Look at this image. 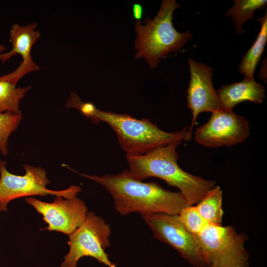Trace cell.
<instances>
[{"instance_id": "cell-10", "label": "cell", "mask_w": 267, "mask_h": 267, "mask_svg": "<svg viewBox=\"0 0 267 267\" xmlns=\"http://www.w3.org/2000/svg\"><path fill=\"white\" fill-rule=\"evenodd\" d=\"M56 196L52 203L31 197H26L25 200L43 216V220L48 224L45 229L69 235L83 223L88 208L84 201L76 196L65 199L62 196Z\"/></svg>"}, {"instance_id": "cell-23", "label": "cell", "mask_w": 267, "mask_h": 267, "mask_svg": "<svg viewBox=\"0 0 267 267\" xmlns=\"http://www.w3.org/2000/svg\"></svg>"}, {"instance_id": "cell-12", "label": "cell", "mask_w": 267, "mask_h": 267, "mask_svg": "<svg viewBox=\"0 0 267 267\" xmlns=\"http://www.w3.org/2000/svg\"><path fill=\"white\" fill-rule=\"evenodd\" d=\"M37 24L32 22L27 25L14 24L10 31V39L12 48L6 53H0V60L4 63L16 54H20L22 61L14 71L0 77V80L16 85L25 75L40 70V67L32 59L31 55L33 46L41 37L39 30H35Z\"/></svg>"}, {"instance_id": "cell-3", "label": "cell", "mask_w": 267, "mask_h": 267, "mask_svg": "<svg viewBox=\"0 0 267 267\" xmlns=\"http://www.w3.org/2000/svg\"><path fill=\"white\" fill-rule=\"evenodd\" d=\"M179 6L176 0H163L153 20L147 17L144 24L141 20L135 23V57L144 58L151 69L156 68L161 60L170 52L180 50L192 38L190 31L180 33L173 26V14Z\"/></svg>"}, {"instance_id": "cell-22", "label": "cell", "mask_w": 267, "mask_h": 267, "mask_svg": "<svg viewBox=\"0 0 267 267\" xmlns=\"http://www.w3.org/2000/svg\"><path fill=\"white\" fill-rule=\"evenodd\" d=\"M6 47L4 45L0 44V52L4 51Z\"/></svg>"}, {"instance_id": "cell-20", "label": "cell", "mask_w": 267, "mask_h": 267, "mask_svg": "<svg viewBox=\"0 0 267 267\" xmlns=\"http://www.w3.org/2000/svg\"><path fill=\"white\" fill-rule=\"evenodd\" d=\"M66 108H76L85 117L90 119L93 117L97 108L91 102H83L75 93L72 92L65 103Z\"/></svg>"}, {"instance_id": "cell-5", "label": "cell", "mask_w": 267, "mask_h": 267, "mask_svg": "<svg viewBox=\"0 0 267 267\" xmlns=\"http://www.w3.org/2000/svg\"><path fill=\"white\" fill-rule=\"evenodd\" d=\"M206 267H249L247 236L230 225L208 224L195 235Z\"/></svg>"}, {"instance_id": "cell-21", "label": "cell", "mask_w": 267, "mask_h": 267, "mask_svg": "<svg viewBox=\"0 0 267 267\" xmlns=\"http://www.w3.org/2000/svg\"><path fill=\"white\" fill-rule=\"evenodd\" d=\"M133 15L137 21L140 20L142 18L143 9L141 5L139 3H134L132 7Z\"/></svg>"}, {"instance_id": "cell-14", "label": "cell", "mask_w": 267, "mask_h": 267, "mask_svg": "<svg viewBox=\"0 0 267 267\" xmlns=\"http://www.w3.org/2000/svg\"><path fill=\"white\" fill-rule=\"evenodd\" d=\"M261 24L260 31L252 46L246 53L239 66L245 78H254L256 67L260 60L267 41V11L263 17L256 19Z\"/></svg>"}, {"instance_id": "cell-4", "label": "cell", "mask_w": 267, "mask_h": 267, "mask_svg": "<svg viewBox=\"0 0 267 267\" xmlns=\"http://www.w3.org/2000/svg\"><path fill=\"white\" fill-rule=\"evenodd\" d=\"M95 124L107 123L115 132L126 155H143L177 140L187 141L186 128L174 133L165 132L147 118L137 119L127 114L97 109L91 119Z\"/></svg>"}, {"instance_id": "cell-1", "label": "cell", "mask_w": 267, "mask_h": 267, "mask_svg": "<svg viewBox=\"0 0 267 267\" xmlns=\"http://www.w3.org/2000/svg\"><path fill=\"white\" fill-rule=\"evenodd\" d=\"M78 174L103 186L113 199L115 210L121 215L135 212L141 215L156 213L178 215L187 206L180 192L166 190L156 182L135 180L127 170L102 176Z\"/></svg>"}, {"instance_id": "cell-13", "label": "cell", "mask_w": 267, "mask_h": 267, "mask_svg": "<svg viewBox=\"0 0 267 267\" xmlns=\"http://www.w3.org/2000/svg\"><path fill=\"white\" fill-rule=\"evenodd\" d=\"M264 86L254 78H245L240 82L222 86L217 92L222 107L232 110L237 104L245 101L262 103L265 97Z\"/></svg>"}, {"instance_id": "cell-9", "label": "cell", "mask_w": 267, "mask_h": 267, "mask_svg": "<svg viewBox=\"0 0 267 267\" xmlns=\"http://www.w3.org/2000/svg\"><path fill=\"white\" fill-rule=\"evenodd\" d=\"M249 134V124L244 116L222 107L196 129L194 138L207 147H229L243 142Z\"/></svg>"}, {"instance_id": "cell-8", "label": "cell", "mask_w": 267, "mask_h": 267, "mask_svg": "<svg viewBox=\"0 0 267 267\" xmlns=\"http://www.w3.org/2000/svg\"><path fill=\"white\" fill-rule=\"evenodd\" d=\"M155 238L176 250L194 267H206L196 237L189 232L178 214L156 213L141 215Z\"/></svg>"}, {"instance_id": "cell-11", "label": "cell", "mask_w": 267, "mask_h": 267, "mask_svg": "<svg viewBox=\"0 0 267 267\" xmlns=\"http://www.w3.org/2000/svg\"><path fill=\"white\" fill-rule=\"evenodd\" d=\"M190 80L186 91L187 107L191 110L192 120L187 133V141L191 139V132L195 120L200 113H212L222 108L217 90L214 88L212 69L208 65L192 58L188 61Z\"/></svg>"}, {"instance_id": "cell-16", "label": "cell", "mask_w": 267, "mask_h": 267, "mask_svg": "<svg viewBox=\"0 0 267 267\" xmlns=\"http://www.w3.org/2000/svg\"><path fill=\"white\" fill-rule=\"evenodd\" d=\"M234 5L228 10L225 16H231L235 25L236 33H244L242 25L249 19H253L254 11L267 7L266 0H235Z\"/></svg>"}, {"instance_id": "cell-18", "label": "cell", "mask_w": 267, "mask_h": 267, "mask_svg": "<svg viewBox=\"0 0 267 267\" xmlns=\"http://www.w3.org/2000/svg\"><path fill=\"white\" fill-rule=\"evenodd\" d=\"M22 120V114L9 112L0 113V152L2 155L8 154L9 136L16 130Z\"/></svg>"}, {"instance_id": "cell-2", "label": "cell", "mask_w": 267, "mask_h": 267, "mask_svg": "<svg viewBox=\"0 0 267 267\" xmlns=\"http://www.w3.org/2000/svg\"><path fill=\"white\" fill-rule=\"evenodd\" d=\"M181 142L177 140L143 155H126L128 171L137 180L142 181L151 177L164 180L169 185L179 189L187 206L194 205L216 185V182L192 175L179 167L176 148Z\"/></svg>"}, {"instance_id": "cell-15", "label": "cell", "mask_w": 267, "mask_h": 267, "mask_svg": "<svg viewBox=\"0 0 267 267\" xmlns=\"http://www.w3.org/2000/svg\"><path fill=\"white\" fill-rule=\"evenodd\" d=\"M222 191L216 185L197 204L201 216L211 224L222 225L223 211L222 208Z\"/></svg>"}, {"instance_id": "cell-17", "label": "cell", "mask_w": 267, "mask_h": 267, "mask_svg": "<svg viewBox=\"0 0 267 267\" xmlns=\"http://www.w3.org/2000/svg\"><path fill=\"white\" fill-rule=\"evenodd\" d=\"M31 88V86L16 88V85L0 80V113L22 114L19 109L20 101Z\"/></svg>"}, {"instance_id": "cell-6", "label": "cell", "mask_w": 267, "mask_h": 267, "mask_svg": "<svg viewBox=\"0 0 267 267\" xmlns=\"http://www.w3.org/2000/svg\"><path fill=\"white\" fill-rule=\"evenodd\" d=\"M111 232L110 225L101 217L88 212L83 223L69 235V251L61 267H77L78 261L85 256L94 258L108 267H116L104 251L110 246Z\"/></svg>"}, {"instance_id": "cell-7", "label": "cell", "mask_w": 267, "mask_h": 267, "mask_svg": "<svg viewBox=\"0 0 267 267\" xmlns=\"http://www.w3.org/2000/svg\"><path fill=\"white\" fill-rule=\"evenodd\" d=\"M6 162L0 160V211L6 212L8 203L13 199L34 195H47L62 196L65 198L76 196L81 191L79 186L72 185L62 190H52L46 188L49 181L46 171L41 167L25 164L26 173L18 176L9 172L6 168Z\"/></svg>"}, {"instance_id": "cell-19", "label": "cell", "mask_w": 267, "mask_h": 267, "mask_svg": "<svg viewBox=\"0 0 267 267\" xmlns=\"http://www.w3.org/2000/svg\"><path fill=\"white\" fill-rule=\"evenodd\" d=\"M178 216L185 228L194 235L200 233L209 224L199 214L196 206H185L181 210Z\"/></svg>"}]
</instances>
